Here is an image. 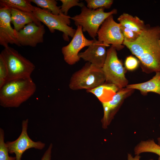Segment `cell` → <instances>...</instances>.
Instances as JSON below:
<instances>
[{
	"mask_svg": "<svg viewBox=\"0 0 160 160\" xmlns=\"http://www.w3.org/2000/svg\"><path fill=\"white\" fill-rule=\"evenodd\" d=\"M160 26L148 25L135 41L123 44L138 59L143 71L156 72L160 71Z\"/></svg>",
	"mask_w": 160,
	"mask_h": 160,
	"instance_id": "6da1fadb",
	"label": "cell"
},
{
	"mask_svg": "<svg viewBox=\"0 0 160 160\" xmlns=\"http://www.w3.org/2000/svg\"><path fill=\"white\" fill-rule=\"evenodd\" d=\"M36 90V85L31 77L7 81L0 88V105L4 108L18 107Z\"/></svg>",
	"mask_w": 160,
	"mask_h": 160,
	"instance_id": "7a4b0ae2",
	"label": "cell"
},
{
	"mask_svg": "<svg viewBox=\"0 0 160 160\" xmlns=\"http://www.w3.org/2000/svg\"><path fill=\"white\" fill-rule=\"evenodd\" d=\"M105 77L102 68L87 62L72 75L69 84L71 89L89 90L104 83Z\"/></svg>",
	"mask_w": 160,
	"mask_h": 160,
	"instance_id": "3957f363",
	"label": "cell"
},
{
	"mask_svg": "<svg viewBox=\"0 0 160 160\" xmlns=\"http://www.w3.org/2000/svg\"><path fill=\"white\" fill-rule=\"evenodd\" d=\"M0 54L3 57L8 70L7 81L30 78L35 65L14 48H4Z\"/></svg>",
	"mask_w": 160,
	"mask_h": 160,
	"instance_id": "277c9868",
	"label": "cell"
},
{
	"mask_svg": "<svg viewBox=\"0 0 160 160\" xmlns=\"http://www.w3.org/2000/svg\"><path fill=\"white\" fill-rule=\"evenodd\" d=\"M104 9L101 8L94 10L84 6L81 8L79 14L71 17V19L74 21L76 26H81L83 31H87L94 39L97 36L100 26L104 21L110 15L117 12L115 9L108 12H105Z\"/></svg>",
	"mask_w": 160,
	"mask_h": 160,
	"instance_id": "5b68a950",
	"label": "cell"
},
{
	"mask_svg": "<svg viewBox=\"0 0 160 160\" xmlns=\"http://www.w3.org/2000/svg\"><path fill=\"white\" fill-rule=\"evenodd\" d=\"M33 13L37 19L47 26L51 33H54L55 30L62 32L63 39L67 41H69V36H74L76 30L69 26L70 16L62 13L55 15L47 10L36 7Z\"/></svg>",
	"mask_w": 160,
	"mask_h": 160,
	"instance_id": "8992f818",
	"label": "cell"
},
{
	"mask_svg": "<svg viewBox=\"0 0 160 160\" xmlns=\"http://www.w3.org/2000/svg\"><path fill=\"white\" fill-rule=\"evenodd\" d=\"M116 50L112 46L107 50L102 68L105 77V82L113 84L121 89L127 86L128 81L125 76V70L118 58Z\"/></svg>",
	"mask_w": 160,
	"mask_h": 160,
	"instance_id": "52a82bcc",
	"label": "cell"
},
{
	"mask_svg": "<svg viewBox=\"0 0 160 160\" xmlns=\"http://www.w3.org/2000/svg\"><path fill=\"white\" fill-rule=\"evenodd\" d=\"M97 36L98 40L108 47L111 44L117 50L124 47V38L121 25L114 21L113 15L108 17L103 22L98 31Z\"/></svg>",
	"mask_w": 160,
	"mask_h": 160,
	"instance_id": "ba28073f",
	"label": "cell"
},
{
	"mask_svg": "<svg viewBox=\"0 0 160 160\" xmlns=\"http://www.w3.org/2000/svg\"><path fill=\"white\" fill-rule=\"evenodd\" d=\"M28 120L23 121L22 131L18 137L12 141H7L5 145L9 153H15L16 160H21L23 153L31 148L41 150L45 147L44 143L40 141H33L29 137L27 133Z\"/></svg>",
	"mask_w": 160,
	"mask_h": 160,
	"instance_id": "9c48e42d",
	"label": "cell"
},
{
	"mask_svg": "<svg viewBox=\"0 0 160 160\" xmlns=\"http://www.w3.org/2000/svg\"><path fill=\"white\" fill-rule=\"evenodd\" d=\"M77 27L71 41L68 45L63 47L61 50L65 61L70 65L75 64L80 60L79 52L84 47L89 46L93 42V40H89L85 37L81 26Z\"/></svg>",
	"mask_w": 160,
	"mask_h": 160,
	"instance_id": "30bf717a",
	"label": "cell"
},
{
	"mask_svg": "<svg viewBox=\"0 0 160 160\" xmlns=\"http://www.w3.org/2000/svg\"><path fill=\"white\" fill-rule=\"evenodd\" d=\"M45 32L43 25H38L34 23L27 24L19 31L14 29L15 38L21 46L35 47L43 42Z\"/></svg>",
	"mask_w": 160,
	"mask_h": 160,
	"instance_id": "8fae6325",
	"label": "cell"
},
{
	"mask_svg": "<svg viewBox=\"0 0 160 160\" xmlns=\"http://www.w3.org/2000/svg\"><path fill=\"white\" fill-rule=\"evenodd\" d=\"M11 23L10 9L0 6V44L4 48L9 44L21 46L15 38Z\"/></svg>",
	"mask_w": 160,
	"mask_h": 160,
	"instance_id": "7c38bea8",
	"label": "cell"
},
{
	"mask_svg": "<svg viewBox=\"0 0 160 160\" xmlns=\"http://www.w3.org/2000/svg\"><path fill=\"white\" fill-rule=\"evenodd\" d=\"M93 40V43L84 52L79 53V56L84 61L102 68L106 57V48L108 47L96 39Z\"/></svg>",
	"mask_w": 160,
	"mask_h": 160,
	"instance_id": "4fadbf2b",
	"label": "cell"
},
{
	"mask_svg": "<svg viewBox=\"0 0 160 160\" xmlns=\"http://www.w3.org/2000/svg\"><path fill=\"white\" fill-rule=\"evenodd\" d=\"M134 89L127 87L120 89L111 101L102 103L104 110L103 121L104 126H106L121 106L124 100L129 96Z\"/></svg>",
	"mask_w": 160,
	"mask_h": 160,
	"instance_id": "5bb4252c",
	"label": "cell"
},
{
	"mask_svg": "<svg viewBox=\"0 0 160 160\" xmlns=\"http://www.w3.org/2000/svg\"><path fill=\"white\" fill-rule=\"evenodd\" d=\"M10 9L11 22L14 25V29L17 31H19L31 23H34L38 25H42L33 12H23L14 9Z\"/></svg>",
	"mask_w": 160,
	"mask_h": 160,
	"instance_id": "9a60e30c",
	"label": "cell"
},
{
	"mask_svg": "<svg viewBox=\"0 0 160 160\" xmlns=\"http://www.w3.org/2000/svg\"><path fill=\"white\" fill-rule=\"evenodd\" d=\"M120 89L113 84L105 82L94 89L87 90V92L93 94L103 103L111 100Z\"/></svg>",
	"mask_w": 160,
	"mask_h": 160,
	"instance_id": "2e32d148",
	"label": "cell"
},
{
	"mask_svg": "<svg viewBox=\"0 0 160 160\" xmlns=\"http://www.w3.org/2000/svg\"><path fill=\"white\" fill-rule=\"evenodd\" d=\"M126 87L139 90L143 94L149 92L156 93L160 95V71L156 72L155 75L150 80L143 83L128 85Z\"/></svg>",
	"mask_w": 160,
	"mask_h": 160,
	"instance_id": "e0dca14e",
	"label": "cell"
},
{
	"mask_svg": "<svg viewBox=\"0 0 160 160\" xmlns=\"http://www.w3.org/2000/svg\"><path fill=\"white\" fill-rule=\"evenodd\" d=\"M117 20L121 25L140 35L146 28L143 21L137 16L133 17L127 13H123L118 17Z\"/></svg>",
	"mask_w": 160,
	"mask_h": 160,
	"instance_id": "ac0fdd59",
	"label": "cell"
},
{
	"mask_svg": "<svg viewBox=\"0 0 160 160\" xmlns=\"http://www.w3.org/2000/svg\"><path fill=\"white\" fill-rule=\"evenodd\" d=\"M31 3L30 0H0V6L33 12L35 6L32 5Z\"/></svg>",
	"mask_w": 160,
	"mask_h": 160,
	"instance_id": "d6986e66",
	"label": "cell"
},
{
	"mask_svg": "<svg viewBox=\"0 0 160 160\" xmlns=\"http://www.w3.org/2000/svg\"><path fill=\"white\" fill-rule=\"evenodd\" d=\"M134 151L135 155L144 152L156 154L159 156L158 160H160V145L156 143L153 139L141 141L135 147Z\"/></svg>",
	"mask_w": 160,
	"mask_h": 160,
	"instance_id": "ffe728a7",
	"label": "cell"
},
{
	"mask_svg": "<svg viewBox=\"0 0 160 160\" xmlns=\"http://www.w3.org/2000/svg\"><path fill=\"white\" fill-rule=\"evenodd\" d=\"M41 8L47 10L52 14L58 15L62 13L60 6H58L57 2L55 0H30Z\"/></svg>",
	"mask_w": 160,
	"mask_h": 160,
	"instance_id": "44dd1931",
	"label": "cell"
},
{
	"mask_svg": "<svg viewBox=\"0 0 160 160\" xmlns=\"http://www.w3.org/2000/svg\"><path fill=\"white\" fill-rule=\"evenodd\" d=\"M87 7L95 10L99 8L109 9L113 2L112 0H85Z\"/></svg>",
	"mask_w": 160,
	"mask_h": 160,
	"instance_id": "7402d4cb",
	"label": "cell"
},
{
	"mask_svg": "<svg viewBox=\"0 0 160 160\" xmlns=\"http://www.w3.org/2000/svg\"><path fill=\"white\" fill-rule=\"evenodd\" d=\"M4 142V131L0 128V160H16L15 157L10 156Z\"/></svg>",
	"mask_w": 160,
	"mask_h": 160,
	"instance_id": "603a6c76",
	"label": "cell"
},
{
	"mask_svg": "<svg viewBox=\"0 0 160 160\" xmlns=\"http://www.w3.org/2000/svg\"><path fill=\"white\" fill-rule=\"evenodd\" d=\"M62 4L60 6V10L62 13L66 15H68L69 10L71 7L78 6L82 8L84 6L83 3L79 2L78 0H60Z\"/></svg>",
	"mask_w": 160,
	"mask_h": 160,
	"instance_id": "cb8c5ba5",
	"label": "cell"
},
{
	"mask_svg": "<svg viewBox=\"0 0 160 160\" xmlns=\"http://www.w3.org/2000/svg\"><path fill=\"white\" fill-rule=\"evenodd\" d=\"M8 70L4 60L0 54V88L7 81Z\"/></svg>",
	"mask_w": 160,
	"mask_h": 160,
	"instance_id": "d4e9b609",
	"label": "cell"
},
{
	"mask_svg": "<svg viewBox=\"0 0 160 160\" xmlns=\"http://www.w3.org/2000/svg\"><path fill=\"white\" fill-rule=\"evenodd\" d=\"M121 25V32L124 41L133 42L135 41L140 35Z\"/></svg>",
	"mask_w": 160,
	"mask_h": 160,
	"instance_id": "484cf974",
	"label": "cell"
},
{
	"mask_svg": "<svg viewBox=\"0 0 160 160\" xmlns=\"http://www.w3.org/2000/svg\"><path fill=\"white\" fill-rule=\"evenodd\" d=\"M139 62L137 59L132 56L127 57L125 60L126 68L129 71H133L138 67Z\"/></svg>",
	"mask_w": 160,
	"mask_h": 160,
	"instance_id": "4316f807",
	"label": "cell"
},
{
	"mask_svg": "<svg viewBox=\"0 0 160 160\" xmlns=\"http://www.w3.org/2000/svg\"><path fill=\"white\" fill-rule=\"evenodd\" d=\"M52 148V144H51L45 152L41 160H51Z\"/></svg>",
	"mask_w": 160,
	"mask_h": 160,
	"instance_id": "83f0119b",
	"label": "cell"
},
{
	"mask_svg": "<svg viewBox=\"0 0 160 160\" xmlns=\"http://www.w3.org/2000/svg\"><path fill=\"white\" fill-rule=\"evenodd\" d=\"M140 155H136L133 157L131 154H127V160H140Z\"/></svg>",
	"mask_w": 160,
	"mask_h": 160,
	"instance_id": "f1b7e54d",
	"label": "cell"
},
{
	"mask_svg": "<svg viewBox=\"0 0 160 160\" xmlns=\"http://www.w3.org/2000/svg\"><path fill=\"white\" fill-rule=\"evenodd\" d=\"M159 126L160 127V124L159 125ZM157 140L158 141V144L160 145V137H159L158 138Z\"/></svg>",
	"mask_w": 160,
	"mask_h": 160,
	"instance_id": "f546056e",
	"label": "cell"
},
{
	"mask_svg": "<svg viewBox=\"0 0 160 160\" xmlns=\"http://www.w3.org/2000/svg\"><path fill=\"white\" fill-rule=\"evenodd\" d=\"M148 160H154V159H150Z\"/></svg>",
	"mask_w": 160,
	"mask_h": 160,
	"instance_id": "4dcf8cb0",
	"label": "cell"
},
{
	"mask_svg": "<svg viewBox=\"0 0 160 160\" xmlns=\"http://www.w3.org/2000/svg\"><path fill=\"white\" fill-rule=\"evenodd\" d=\"M159 44H160V39L159 40Z\"/></svg>",
	"mask_w": 160,
	"mask_h": 160,
	"instance_id": "1f68e13d",
	"label": "cell"
}]
</instances>
